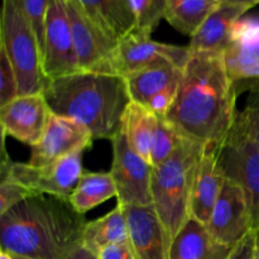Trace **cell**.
<instances>
[{"label":"cell","instance_id":"obj_32","mask_svg":"<svg viewBox=\"0 0 259 259\" xmlns=\"http://www.w3.org/2000/svg\"><path fill=\"white\" fill-rule=\"evenodd\" d=\"M249 91V96L243 113L252 132V136L254 137L255 143L259 147V85H255Z\"/></svg>","mask_w":259,"mask_h":259},{"label":"cell","instance_id":"obj_9","mask_svg":"<svg viewBox=\"0 0 259 259\" xmlns=\"http://www.w3.org/2000/svg\"><path fill=\"white\" fill-rule=\"evenodd\" d=\"M191 56L189 46L156 42L151 37L133 32L118 43L113 57L114 73L126 76L149 66L169 63L184 70Z\"/></svg>","mask_w":259,"mask_h":259},{"label":"cell","instance_id":"obj_21","mask_svg":"<svg viewBox=\"0 0 259 259\" xmlns=\"http://www.w3.org/2000/svg\"><path fill=\"white\" fill-rule=\"evenodd\" d=\"M159 116L147 106L132 101L123 119L121 133L126 143L139 156L152 164V146Z\"/></svg>","mask_w":259,"mask_h":259},{"label":"cell","instance_id":"obj_38","mask_svg":"<svg viewBox=\"0 0 259 259\" xmlns=\"http://www.w3.org/2000/svg\"><path fill=\"white\" fill-rule=\"evenodd\" d=\"M0 259H13V255L5 250L0 249Z\"/></svg>","mask_w":259,"mask_h":259},{"label":"cell","instance_id":"obj_17","mask_svg":"<svg viewBox=\"0 0 259 259\" xmlns=\"http://www.w3.org/2000/svg\"><path fill=\"white\" fill-rule=\"evenodd\" d=\"M249 10L245 5L222 0L190 40L191 52L223 53L229 46L238 20Z\"/></svg>","mask_w":259,"mask_h":259},{"label":"cell","instance_id":"obj_6","mask_svg":"<svg viewBox=\"0 0 259 259\" xmlns=\"http://www.w3.org/2000/svg\"><path fill=\"white\" fill-rule=\"evenodd\" d=\"M219 162L225 180L245 192L253 228L259 225V147L243 111H238L232 128L219 147Z\"/></svg>","mask_w":259,"mask_h":259},{"label":"cell","instance_id":"obj_30","mask_svg":"<svg viewBox=\"0 0 259 259\" xmlns=\"http://www.w3.org/2000/svg\"><path fill=\"white\" fill-rule=\"evenodd\" d=\"M32 196L35 195L30 190L15 182L10 177L0 180V215Z\"/></svg>","mask_w":259,"mask_h":259},{"label":"cell","instance_id":"obj_15","mask_svg":"<svg viewBox=\"0 0 259 259\" xmlns=\"http://www.w3.org/2000/svg\"><path fill=\"white\" fill-rule=\"evenodd\" d=\"M219 147L220 144L204 146L195 169L190 217L204 225L209 223L212 209L227 181L219 162Z\"/></svg>","mask_w":259,"mask_h":259},{"label":"cell","instance_id":"obj_23","mask_svg":"<svg viewBox=\"0 0 259 259\" xmlns=\"http://www.w3.org/2000/svg\"><path fill=\"white\" fill-rule=\"evenodd\" d=\"M222 0H167L164 19L177 32L192 37Z\"/></svg>","mask_w":259,"mask_h":259},{"label":"cell","instance_id":"obj_35","mask_svg":"<svg viewBox=\"0 0 259 259\" xmlns=\"http://www.w3.org/2000/svg\"><path fill=\"white\" fill-rule=\"evenodd\" d=\"M67 259H98V255L94 254L93 252H90L89 249H86L85 247H78L77 249L73 250Z\"/></svg>","mask_w":259,"mask_h":259},{"label":"cell","instance_id":"obj_39","mask_svg":"<svg viewBox=\"0 0 259 259\" xmlns=\"http://www.w3.org/2000/svg\"><path fill=\"white\" fill-rule=\"evenodd\" d=\"M12 255H13V259H33V258L23 257V255H15V254H12Z\"/></svg>","mask_w":259,"mask_h":259},{"label":"cell","instance_id":"obj_2","mask_svg":"<svg viewBox=\"0 0 259 259\" xmlns=\"http://www.w3.org/2000/svg\"><path fill=\"white\" fill-rule=\"evenodd\" d=\"M85 215L70 200L37 195L0 215V249L33 259H67L82 245Z\"/></svg>","mask_w":259,"mask_h":259},{"label":"cell","instance_id":"obj_31","mask_svg":"<svg viewBox=\"0 0 259 259\" xmlns=\"http://www.w3.org/2000/svg\"><path fill=\"white\" fill-rule=\"evenodd\" d=\"M179 85L180 82L172 83V85H169L168 88L162 90L161 93L154 95L153 98L149 100V103L147 104V108H148L149 110L153 111L156 115L162 116V118H163V116L167 114V111L169 110L172 104H174L175 99H176Z\"/></svg>","mask_w":259,"mask_h":259},{"label":"cell","instance_id":"obj_4","mask_svg":"<svg viewBox=\"0 0 259 259\" xmlns=\"http://www.w3.org/2000/svg\"><path fill=\"white\" fill-rule=\"evenodd\" d=\"M204 146L184 138L163 163L152 169V205L169 242L189 222L195 169Z\"/></svg>","mask_w":259,"mask_h":259},{"label":"cell","instance_id":"obj_33","mask_svg":"<svg viewBox=\"0 0 259 259\" xmlns=\"http://www.w3.org/2000/svg\"><path fill=\"white\" fill-rule=\"evenodd\" d=\"M98 259H137L132 243L123 242L110 244L100 250Z\"/></svg>","mask_w":259,"mask_h":259},{"label":"cell","instance_id":"obj_25","mask_svg":"<svg viewBox=\"0 0 259 259\" xmlns=\"http://www.w3.org/2000/svg\"><path fill=\"white\" fill-rule=\"evenodd\" d=\"M223 56L225 61L259 58V19L238 20Z\"/></svg>","mask_w":259,"mask_h":259},{"label":"cell","instance_id":"obj_28","mask_svg":"<svg viewBox=\"0 0 259 259\" xmlns=\"http://www.w3.org/2000/svg\"><path fill=\"white\" fill-rule=\"evenodd\" d=\"M25 15L32 25L39 45L42 58L45 56L46 23H47L48 0H22Z\"/></svg>","mask_w":259,"mask_h":259},{"label":"cell","instance_id":"obj_27","mask_svg":"<svg viewBox=\"0 0 259 259\" xmlns=\"http://www.w3.org/2000/svg\"><path fill=\"white\" fill-rule=\"evenodd\" d=\"M182 141L184 137L166 119L159 116L158 126L152 146V167L158 166L169 158Z\"/></svg>","mask_w":259,"mask_h":259},{"label":"cell","instance_id":"obj_24","mask_svg":"<svg viewBox=\"0 0 259 259\" xmlns=\"http://www.w3.org/2000/svg\"><path fill=\"white\" fill-rule=\"evenodd\" d=\"M114 196H116V189L110 172H83L70 202L76 211L85 215Z\"/></svg>","mask_w":259,"mask_h":259},{"label":"cell","instance_id":"obj_20","mask_svg":"<svg viewBox=\"0 0 259 259\" xmlns=\"http://www.w3.org/2000/svg\"><path fill=\"white\" fill-rule=\"evenodd\" d=\"M182 68L169 63L149 66L124 76L128 86L129 95L133 103L147 106L152 98L168 88L172 83L180 82Z\"/></svg>","mask_w":259,"mask_h":259},{"label":"cell","instance_id":"obj_22","mask_svg":"<svg viewBox=\"0 0 259 259\" xmlns=\"http://www.w3.org/2000/svg\"><path fill=\"white\" fill-rule=\"evenodd\" d=\"M129 240L128 222L124 206H116L103 218L86 223L82 234V247L98 255L101 249L110 244Z\"/></svg>","mask_w":259,"mask_h":259},{"label":"cell","instance_id":"obj_34","mask_svg":"<svg viewBox=\"0 0 259 259\" xmlns=\"http://www.w3.org/2000/svg\"><path fill=\"white\" fill-rule=\"evenodd\" d=\"M254 229H252L233 247L232 253L228 259H254Z\"/></svg>","mask_w":259,"mask_h":259},{"label":"cell","instance_id":"obj_36","mask_svg":"<svg viewBox=\"0 0 259 259\" xmlns=\"http://www.w3.org/2000/svg\"><path fill=\"white\" fill-rule=\"evenodd\" d=\"M224 2H232L237 3V4L245 5V7H248L249 9H252L255 5H259V0H224Z\"/></svg>","mask_w":259,"mask_h":259},{"label":"cell","instance_id":"obj_13","mask_svg":"<svg viewBox=\"0 0 259 259\" xmlns=\"http://www.w3.org/2000/svg\"><path fill=\"white\" fill-rule=\"evenodd\" d=\"M50 115L43 94L19 95L0 106L2 133L33 147L42 138Z\"/></svg>","mask_w":259,"mask_h":259},{"label":"cell","instance_id":"obj_11","mask_svg":"<svg viewBox=\"0 0 259 259\" xmlns=\"http://www.w3.org/2000/svg\"><path fill=\"white\" fill-rule=\"evenodd\" d=\"M80 71L65 0H48L43 72L47 80Z\"/></svg>","mask_w":259,"mask_h":259},{"label":"cell","instance_id":"obj_37","mask_svg":"<svg viewBox=\"0 0 259 259\" xmlns=\"http://www.w3.org/2000/svg\"><path fill=\"white\" fill-rule=\"evenodd\" d=\"M254 229V238H255V245H254V259H259V225L253 228Z\"/></svg>","mask_w":259,"mask_h":259},{"label":"cell","instance_id":"obj_16","mask_svg":"<svg viewBox=\"0 0 259 259\" xmlns=\"http://www.w3.org/2000/svg\"><path fill=\"white\" fill-rule=\"evenodd\" d=\"M128 222L129 242L137 259H169V242L167 233L154 210L148 206H124Z\"/></svg>","mask_w":259,"mask_h":259},{"label":"cell","instance_id":"obj_14","mask_svg":"<svg viewBox=\"0 0 259 259\" xmlns=\"http://www.w3.org/2000/svg\"><path fill=\"white\" fill-rule=\"evenodd\" d=\"M94 138L85 126L67 118L51 113L42 138L30 147V166L42 167L70 156L78 149H88L93 146Z\"/></svg>","mask_w":259,"mask_h":259},{"label":"cell","instance_id":"obj_12","mask_svg":"<svg viewBox=\"0 0 259 259\" xmlns=\"http://www.w3.org/2000/svg\"><path fill=\"white\" fill-rule=\"evenodd\" d=\"M206 228L218 242L229 247H234L253 229L249 204L242 187L225 181Z\"/></svg>","mask_w":259,"mask_h":259},{"label":"cell","instance_id":"obj_19","mask_svg":"<svg viewBox=\"0 0 259 259\" xmlns=\"http://www.w3.org/2000/svg\"><path fill=\"white\" fill-rule=\"evenodd\" d=\"M89 18L114 42L136 32V19L128 0H76Z\"/></svg>","mask_w":259,"mask_h":259},{"label":"cell","instance_id":"obj_18","mask_svg":"<svg viewBox=\"0 0 259 259\" xmlns=\"http://www.w3.org/2000/svg\"><path fill=\"white\" fill-rule=\"evenodd\" d=\"M232 249L218 242L206 225L190 218L172 240L169 259H228Z\"/></svg>","mask_w":259,"mask_h":259},{"label":"cell","instance_id":"obj_10","mask_svg":"<svg viewBox=\"0 0 259 259\" xmlns=\"http://www.w3.org/2000/svg\"><path fill=\"white\" fill-rule=\"evenodd\" d=\"M65 4L80 70L114 73L113 57L118 43L86 15L76 0H65Z\"/></svg>","mask_w":259,"mask_h":259},{"label":"cell","instance_id":"obj_5","mask_svg":"<svg viewBox=\"0 0 259 259\" xmlns=\"http://www.w3.org/2000/svg\"><path fill=\"white\" fill-rule=\"evenodd\" d=\"M0 47L9 57L19 83V95L43 94L47 77L37 37L22 0H3Z\"/></svg>","mask_w":259,"mask_h":259},{"label":"cell","instance_id":"obj_29","mask_svg":"<svg viewBox=\"0 0 259 259\" xmlns=\"http://www.w3.org/2000/svg\"><path fill=\"white\" fill-rule=\"evenodd\" d=\"M19 96L17 73L5 51L0 47V106Z\"/></svg>","mask_w":259,"mask_h":259},{"label":"cell","instance_id":"obj_26","mask_svg":"<svg viewBox=\"0 0 259 259\" xmlns=\"http://www.w3.org/2000/svg\"><path fill=\"white\" fill-rule=\"evenodd\" d=\"M136 19V32L151 37L164 19L167 0H128Z\"/></svg>","mask_w":259,"mask_h":259},{"label":"cell","instance_id":"obj_8","mask_svg":"<svg viewBox=\"0 0 259 259\" xmlns=\"http://www.w3.org/2000/svg\"><path fill=\"white\" fill-rule=\"evenodd\" d=\"M111 143L113 164L109 172L115 184L118 204L123 206L152 205V164L129 147L121 132Z\"/></svg>","mask_w":259,"mask_h":259},{"label":"cell","instance_id":"obj_3","mask_svg":"<svg viewBox=\"0 0 259 259\" xmlns=\"http://www.w3.org/2000/svg\"><path fill=\"white\" fill-rule=\"evenodd\" d=\"M51 113L85 126L95 139L113 141L132 103L124 76L77 71L48 80L43 91Z\"/></svg>","mask_w":259,"mask_h":259},{"label":"cell","instance_id":"obj_7","mask_svg":"<svg viewBox=\"0 0 259 259\" xmlns=\"http://www.w3.org/2000/svg\"><path fill=\"white\" fill-rule=\"evenodd\" d=\"M86 149H78L70 156L42 167L12 162L8 153L2 154L0 180L10 177L37 195L70 200L83 174L82 157Z\"/></svg>","mask_w":259,"mask_h":259},{"label":"cell","instance_id":"obj_1","mask_svg":"<svg viewBox=\"0 0 259 259\" xmlns=\"http://www.w3.org/2000/svg\"><path fill=\"white\" fill-rule=\"evenodd\" d=\"M237 98L223 53L191 52L163 118L184 138L202 146L220 144L238 114Z\"/></svg>","mask_w":259,"mask_h":259}]
</instances>
